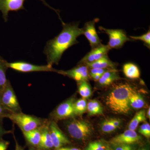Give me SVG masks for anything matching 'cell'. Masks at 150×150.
Wrapping results in <instances>:
<instances>
[{
	"instance_id": "6da1fadb",
	"label": "cell",
	"mask_w": 150,
	"mask_h": 150,
	"mask_svg": "<svg viewBox=\"0 0 150 150\" xmlns=\"http://www.w3.org/2000/svg\"><path fill=\"white\" fill-rule=\"evenodd\" d=\"M63 29L59 35L48 40L44 49L48 64L58 65L62 55L67 49L79 43L78 37L83 34L79 23H62Z\"/></svg>"
},
{
	"instance_id": "7a4b0ae2",
	"label": "cell",
	"mask_w": 150,
	"mask_h": 150,
	"mask_svg": "<svg viewBox=\"0 0 150 150\" xmlns=\"http://www.w3.org/2000/svg\"><path fill=\"white\" fill-rule=\"evenodd\" d=\"M112 88L105 98V103L112 112L128 114L130 111L129 99L137 92L136 88L129 82L113 83Z\"/></svg>"
},
{
	"instance_id": "3957f363",
	"label": "cell",
	"mask_w": 150,
	"mask_h": 150,
	"mask_svg": "<svg viewBox=\"0 0 150 150\" xmlns=\"http://www.w3.org/2000/svg\"><path fill=\"white\" fill-rule=\"evenodd\" d=\"M16 124L22 132H28L42 127L48 123V120L27 115L23 112L10 113L8 118Z\"/></svg>"
},
{
	"instance_id": "277c9868",
	"label": "cell",
	"mask_w": 150,
	"mask_h": 150,
	"mask_svg": "<svg viewBox=\"0 0 150 150\" xmlns=\"http://www.w3.org/2000/svg\"><path fill=\"white\" fill-rule=\"evenodd\" d=\"M0 103L11 113L22 112L18 100L9 80L0 91Z\"/></svg>"
},
{
	"instance_id": "5b68a950",
	"label": "cell",
	"mask_w": 150,
	"mask_h": 150,
	"mask_svg": "<svg viewBox=\"0 0 150 150\" xmlns=\"http://www.w3.org/2000/svg\"><path fill=\"white\" fill-rule=\"evenodd\" d=\"M66 127L70 136L78 140L86 139L92 131L91 124L88 121L75 118L68 122Z\"/></svg>"
},
{
	"instance_id": "8992f818",
	"label": "cell",
	"mask_w": 150,
	"mask_h": 150,
	"mask_svg": "<svg viewBox=\"0 0 150 150\" xmlns=\"http://www.w3.org/2000/svg\"><path fill=\"white\" fill-rule=\"evenodd\" d=\"M8 68L12 69L15 71L22 73H29L32 72H57V70L52 67V66L48 64L46 65H36L26 62L19 61L7 63Z\"/></svg>"
},
{
	"instance_id": "52a82bcc",
	"label": "cell",
	"mask_w": 150,
	"mask_h": 150,
	"mask_svg": "<svg viewBox=\"0 0 150 150\" xmlns=\"http://www.w3.org/2000/svg\"><path fill=\"white\" fill-rule=\"evenodd\" d=\"M75 101L74 98L71 97L59 105L50 114L51 120L59 121L74 118L76 115L74 109Z\"/></svg>"
},
{
	"instance_id": "ba28073f",
	"label": "cell",
	"mask_w": 150,
	"mask_h": 150,
	"mask_svg": "<svg viewBox=\"0 0 150 150\" xmlns=\"http://www.w3.org/2000/svg\"><path fill=\"white\" fill-rule=\"evenodd\" d=\"M99 28L100 30L108 35L109 42L107 45L110 49L121 48L126 42L132 40L128 37L123 30L107 29L102 26H100Z\"/></svg>"
},
{
	"instance_id": "9c48e42d",
	"label": "cell",
	"mask_w": 150,
	"mask_h": 150,
	"mask_svg": "<svg viewBox=\"0 0 150 150\" xmlns=\"http://www.w3.org/2000/svg\"><path fill=\"white\" fill-rule=\"evenodd\" d=\"M48 128L51 140L55 149L63 147L65 145L71 144L68 138L59 129L56 121L53 120L49 121Z\"/></svg>"
},
{
	"instance_id": "30bf717a",
	"label": "cell",
	"mask_w": 150,
	"mask_h": 150,
	"mask_svg": "<svg viewBox=\"0 0 150 150\" xmlns=\"http://www.w3.org/2000/svg\"><path fill=\"white\" fill-rule=\"evenodd\" d=\"M25 0H0V11L2 13L4 21L6 22L8 20V13L11 11H18L25 9L23 4ZM50 8H53L48 5L45 0H40ZM55 11V10H54Z\"/></svg>"
},
{
	"instance_id": "8fae6325",
	"label": "cell",
	"mask_w": 150,
	"mask_h": 150,
	"mask_svg": "<svg viewBox=\"0 0 150 150\" xmlns=\"http://www.w3.org/2000/svg\"><path fill=\"white\" fill-rule=\"evenodd\" d=\"M88 72V68L86 65L79 64V66L71 69L66 71L57 70L56 73L69 77L78 83L88 80L89 77Z\"/></svg>"
},
{
	"instance_id": "7c38bea8",
	"label": "cell",
	"mask_w": 150,
	"mask_h": 150,
	"mask_svg": "<svg viewBox=\"0 0 150 150\" xmlns=\"http://www.w3.org/2000/svg\"><path fill=\"white\" fill-rule=\"evenodd\" d=\"M98 20L95 19L93 20L87 22L82 28L83 34L88 40L92 49L102 44L95 28L96 23Z\"/></svg>"
},
{
	"instance_id": "4fadbf2b",
	"label": "cell",
	"mask_w": 150,
	"mask_h": 150,
	"mask_svg": "<svg viewBox=\"0 0 150 150\" xmlns=\"http://www.w3.org/2000/svg\"><path fill=\"white\" fill-rule=\"evenodd\" d=\"M141 139L142 137L136 131L129 129L113 138L110 141V143L112 145H131L139 142Z\"/></svg>"
},
{
	"instance_id": "5bb4252c",
	"label": "cell",
	"mask_w": 150,
	"mask_h": 150,
	"mask_svg": "<svg viewBox=\"0 0 150 150\" xmlns=\"http://www.w3.org/2000/svg\"><path fill=\"white\" fill-rule=\"evenodd\" d=\"M110 50V48L108 45L101 44L92 49L91 51L81 60L79 64H85L95 62L108 55V53Z\"/></svg>"
},
{
	"instance_id": "9a60e30c",
	"label": "cell",
	"mask_w": 150,
	"mask_h": 150,
	"mask_svg": "<svg viewBox=\"0 0 150 150\" xmlns=\"http://www.w3.org/2000/svg\"><path fill=\"white\" fill-rule=\"evenodd\" d=\"M48 122L42 127L40 142L37 147L38 150H50L54 148L49 133Z\"/></svg>"
},
{
	"instance_id": "2e32d148",
	"label": "cell",
	"mask_w": 150,
	"mask_h": 150,
	"mask_svg": "<svg viewBox=\"0 0 150 150\" xmlns=\"http://www.w3.org/2000/svg\"><path fill=\"white\" fill-rule=\"evenodd\" d=\"M85 64L90 69H115L116 67V64L112 62L109 59L108 55H105L95 62L90 63H87Z\"/></svg>"
},
{
	"instance_id": "e0dca14e",
	"label": "cell",
	"mask_w": 150,
	"mask_h": 150,
	"mask_svg": "<svg viewBox=\"0 0 150 150\" xmlns=\"http://www.w3.org/2000/svg\"><path fill=\"white\" fill-rule=\"evenodd\" d=\"M43 126L28 132H22L27 143L32 146L37 148L40 142Z\"/></svg>"
},
{
	"instance_id": "ac0fdd59",
	"label": "cell",
	"mask_w": 150,
	"mask_h": 150,
	"mask_svg": "<svg viewBox=\"0 0 150 150\" xmlns=\"http://www.w3.org/2000/svg\"><path fill=\"white\" fill-rule=\"evenodd\" d=\"M121 79L118 71L112 69L104 73L97 82L100 85L105 86L112 85L115 81L119 80Z\"/></svg>"
},
{
	"instance_id": "d6986e66",
	"label": "cell",
	"mask_w": 150,
	"mask_h": 150,
	"mask_svg": "<svg viewBox=\"0 0 150 150\" xmlns=\"http://www.w3.org/2000/svg\"><path fill=\"white\" fill-rule=\"evenodd\" d=\"M123 72L126 77L130 79L140 78V72L138 67L132 63H127L123 66Z\"/></svg>"
},
{
	"instance_id": "ffe728a7",
	"label": "cell",
	"mask_w": 150,
	"mask_h": 150,
	"mask_svg": "<svg viewBox=\"0 0 150 150\" xmlns=\"http://www.w3.org/2000/svg\"><path fill=\"white\" fill-rule=\"evenodd\" d=\"M146 105L143 97L137 92L133 93L129 99V105L134 109H140Z\"/></svg>"
},
{
	"instance_id": "44dd1931",
	"label": "cell",
	"mask_w": 150,
	"mask_h": 150,
	"mask_svg": "<svg viewBox=\"0 0 150 150\" xmlns=\"http://www.w3.org/2000/svg\"><path fill=\"white\" fill-rule=\"evenodd\" d=\"M146 112L145 110H141L136 113L133 119L130 122L129 129L135 131L137 129L139 124L141 122L146 121Z\"/></svg>"
},
{
	"instance_id": "7402d4cb",
	"label": "cell",
	"mask_w": 150,
	"mask_h": 150,
	"mask_svg": "<svg viewBox=\"0 0 150 150\" xmlns=\"http://www.w3.org/2000/svg\"><path fill=\"white\" fill-rule=\"evenodd\" d=\"M8 62L0 56V91L5 86L8 80L6 79V73L8 69Z\"/></svg>"
},
{
	"instance_id": "603a6c76",
	"label": "cell",
	"mask_w": 150,
	"mask_h": 150,
	"mask_svg": "<svg viewBox=\"0 0 150 150\" xmlns=\"http://www.w3.org/2000/svg\"><path fill=\"white\" fill-rule=\"evenodd\" d=\"M87 110L90 115H96L102 114L103 109L97 100L90 101L87 105Z\"/></svg>"
},
{
	"instance_id": "cb8c5ba5",
	"label": "cell",
	"mask_w": 150,
	"mask_h": 150,
	"mask_svg": "<svg viewBox=\"0 0 150 150\" xmlns=\"http://www.w3.org/2000/svg\"><path fill=\"white\" fill-rule=\"evenodd\" d=\"M78 83L79 93L82 97L83 98L86 99L91 96V88L87 81H82L78 82Z\"/></svg>"
},
{
	"instance_id": "d4e9b609",
	"label": "cell",
	"mask_w": 150,
	"mask_h": 150,
	"mask_svg": "<svg viewBox=\"0 0 150 150\" xmlns=\"http://www.w3.org/2000/svg\"><path fill=\"white\" fill-rule=\"evenodd\" d=\"M86 100L85 98H81L75 101L74 104L75 115H81L87 110Z\"/></svg>"
},
{
	"instance_id": "484cf974",
	"label": "cell",
	"mask_w": 150,
	"mask_h": 150,
	"mask_svg": "<svg viewBox=\"0 0 150 150\" xmlns=\"http://www.w3.org/2000/svg\"><path fill=\"white\" fill-rule=\"evenodd\" d=\"M130 38L134 40H142L144 42L145 45L150 48V29L148 32L144 35L139 36H130Z\"/></svg>"
},
{
	"instance_id": "4316f807",
	"label": "cell",
	"mask_w": 150,
	"mask_h": 150,
	"mask_svg": "<svg viewBox=\"0 0 150 150\" xmlns=\"http://www.w3.org/2000/svg\"><path fill=\"white\" fill-rule=\"evenodd\" d=\"M101 129L104 133H111L115 131L116 128L112 125L110 119L105 120L101 124Z\"/></svg>"
},
{
	"instance_id": "83f0119b",
	"label": "cell",
	"mask_w": 150,
	"mask_h": 150,
	"mask_svg": "<svg viewBox=\"0 0 150 150\" xmlns=\"http://www.w3.org/2000/svg\"><path fill=\"white\" fill-rule=\"evenodd\" d=\"M106 147L102 143L93 142L90 143L85 150H105Z\"/></svg>"
},
{
	"instance_id": "f1b7e54d",
	"label": "cell",
	"mask_w": 150,
	"mask_h": 150,
	"mask_svg": "<svg viewBox=\"0 0 150 150\" xmlns=\"http://www.w3.org/2000/svg\"><path fill=\"white\" fill-rule=\"evenodd\" d=\"M139 132L142 135L147 138H149L150 137V126L147 122H145L140 126Z\"/></svg>"
},
{
	"instance_id": "f546056e",
	"label": "cell",
	"mask_w": 150,
	"mask_h": 150,
	"mask_svg": "<svg viewBox=\"0 0 150 150\" xmlns=\"http://www.w3.org/2000/svg\"><path fill=\"white\" fill-rule=\"evenodd\" d=\"M112 69H90L89 73V76L95 74H103L104 73Z\"/></svg>"
},
{
	"instance_id": "4dcf8cb0",
	"label": "cell",
	"mask_w": 150,
	"mask_h": 150,
	"mask_svg": "<svg viewBox=\"0 0 150 150\" xmlns=\"http://www.w3.org/2000/svg\"><path fill=\"white\" fill-rule=\"evenodd\" d=\"M3 119H0V139H3V137L6 134L13 133V131L11 130H6L5 129L3 125Z\"/></svg>"
},
{
	"instance_id": "1f68e13d",
	"label": "cell",
	"mask_w": 150,
	"mask_h": 150,
	"mask_svg": "<svg viewBox=\"0 0 150 150\" xmlns=\"http://www.w3.org/2000/svg\"><path fill=\"white\" fill-rule=\"evenodd\" d=\"M115 150H134V148L130 145L118 144L113 145Z\"/></svg>"
},
{
	"instance_id": "d6a6232c",
	"label": "cell",
	"mask_w": 150,
	"mask_h": 150,
	"mask_svg": "<svg viewBox=\"0 0 150 150\" xmlns=\"http://www.w3.org/2000/svg\"><path fill=\"white\" fill-rule=\"evenodd\" d=\"M11 112L6 110L1 104L0 103V119L8 118V116L10 114Z\"/></svg>"
},
{
	"instance_id": "836d02e7",
	"label": "cell",
	"mask_w": 150,
	"mask_h": 150,
	"mask_svg": "<svg viewBox=\"0 0 150 150\" xmlns=\"http://www.w3.org/2000/svg\"><path fill=\"white\" fill-rule=\"evenodd\" d=\"M10 144V142L8 141H6L3 139H0V150H7L9 145Z\"/></svg>"
},
{
	"instance_id": "e575fe53",
	"label": "cell",
	"mask_w": 150,
	"mask_h": 150,
	"mask_svg": "<svg viewBox=\"0 0 150 150\" xmlns=\"http://www.w3.org/2000/svg\"><path fill=\"white\" fill-rule=\"evenodd\" d=\"M110 120L112 125L115 126L116 129L119 127L121 125V121L119 119H117V118H112V119H110Z\"/></svg>"
},
{
	"instance_id": "d590c367",
	"label": "cell",
	"mask_w": 150,
	"mask_h": 150,
	"mask_svg": "<svg viewBox=\"0 0 150 150\" xmlns=\"http://www.w3.org/2000/svg\"><path fill=\"white\" fill-rule=\"evenodd\" d=\"M13 134L14 139L15 142V149L14 150H23V148L21 146L19 145L18 142L17 141L14 135L13 132Z\"/></svg>"
},
{
	"instance_id": "8d00e7d4",
	"label": "cell",
	"mask_w": 150,
	"mask_h": 150,
	"mask_svg": "<svg viewBox=\"0 0 150 150\" xmlns=\"http://www.w3.org/2000/svg\"><path fill=\"white\" fill-rule=\"evenodd\" d=\"M102 75L101 74H95L93 75H91L89 76L90 77H91L93 80L94 81H98L101 77L102 76Z\"/></svg>"
},
{
	"instance_id": "74e56055",
	"label": "cell",
	"mask_w": 150,
	"mask_h": 150,
	"mask_svg": "<svg viewBox=\"0 0 150 150\" xmlns=\"http://www.w3.org/2000/svg\"><path fill=\"white\" fill-rule=\"evenodd\" d=\"M56 150H81L80 149H77V148H64L62 147L59 148V149H57Z\"/></svg>"
},
{
	"instance_id": "f35d334b",
	"label": "cell",
	"mask_w": 150,
	"mask_h": 150,
	"mask_svg": "<svg viewBox=\"0 0 150 150\" xmlns=\"http://www.w3.org/2000/svg\"><path fill=\"white\" fill-rule=\"evenodd\" d=\"M150 108L149 107V109H148L147 112V117L150 118Z\"/></svg>"
},
{
	"instance_id": "ab89813d",
	"label": "cell",
	"mask_w": 150,
	"mask_h": 150,
	"mask_svg": "<svg viewBox=\"0 0 150 150\" xmlns=\"http://www.w3.org/2000/svg\"><path fill=\"white\" fill-rule=\"evenodd\" d=\"M29 150H39L38 149H33V148H30V149Z\"/></svg>"
},
{
	"instance_id": "60d3db41",
	"label": "cell",
	"mask_w": 150,
	"mask_h": 150,
	"mask_svg": "<svg viewBox=\"0 0 150 150\" xmlns=\"http://www.w3.org/2000/svg\"><path fill=\"white\" fill-rule=\"evenodd\" d=\"M113 150L112 149H110V148H106V150Z\"/></svg>"
},
{
	"instance_id": "b9f144b4",
	"label": "cell",
	"mask_w": 150,
	"mask_h": 150,
	"mask_svg": "<svg viewBox=\"0 0 150 150\" xmlns=\"http://www.w3.org/2000/svg\"><path fill=\"white\" fill-rule=\"evenodd\" d=\"M141 150H146L145 149H141Z\"/></svg>"
}]
</instances>
